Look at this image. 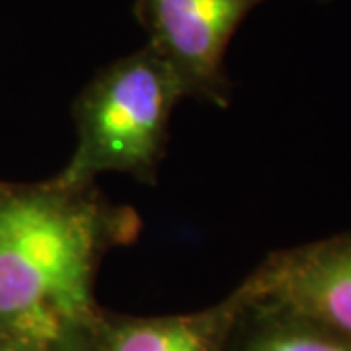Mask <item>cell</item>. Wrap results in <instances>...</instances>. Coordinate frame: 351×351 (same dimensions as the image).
I'll use <instances>...</instances> for the list:
<instances>
[{"label":"cell","instance_id":"obj_1","mask_svg":"<svg viewBox=\"0 0 351 351\" xmlns=\"http://www.w3.org/2000/svg\"><path fill=\"white\" fill-rule=\"evenodd\" d=\"M138 226L96 184H0V339L14 351H92L100 263Z\"/></svg>","mask_w":351,"mask_h":351},{"label":"cell","instance_id":"obj_2","mask_svg":"<svg viewBox=\"0 0 351 351\" xmlns=\"http://www.w3.org/2000/svg\"><path fill=\"white\" fill-rule=\"evenodd\" d=\"M180 100L178 78L149 43L110 63L76 98V147L53 178L64 186H88L100 174L119 172L154 184Z\"/></svg>","mask_w":351,"mask_h":351},{"label":"cell","instance_id":"obj_3","mask_svg":"<svg viewBox=\"0 0 351 351\" xmlns=\"http://www.w3.org/2000/svg\"><path fill=\"white\" fill-rule=\"evenodd\" d=\"M263 0H137L135 14L147 43L180 82L184 98L225 108L228 43L244 18Z\"/></svg>","mask_w":351,"mask_h":351},{"label":"cell","instance_id":"obj_4","mask_svg":"<svg viewBox=\"0 0 351 351\" xmlns=\"http://www.w3.org/2000/svg\"><path fill=\"white\" fill-rule=\"evenodd\" d=\"M242 283L351 339V232L271 252Z\"/></svg>","mask_w":351,"mask_h":351},{"label":"cell","instance_id":"obj_5","mask_svg":"<svg viewBox=\"0 0 351 351\" xmlns=\"http://www.w3.org/2000/svg\"><path fill=\"white\" fill-rule=\"evenodd\" d=\"M240 301L237 287L195 313L129 316L104 311L92 351H225Z\"/></svg>","mask_w":351,"mask_h":351},{"label":"cell","instance_id":"obj_6","mask_svg":"<svg viewBox=\"0 0 351 351\" xmlns=\"http://www.w3.org/2000/svg\"><path fill=\"white\" fill-rule=\"evenodd\" d=\"M239 287L242 301L225 351H351V339L338 332Z\"/></svg>","mask_w":351,"mask_h":351},{"label":"cell","instance_id":"obj_7","mask_svg":"<svg viewBox=\"0 0 351 351\" xmlns=\"http://www.w3.org/2000/svg\"><path fill=\"white\" fill-rule=\"evenodd\" d=\"M0 351H14V350L8 346V343H4V341L0 339Z\"/></svg>","mask_w":351,"mask_h":351}]
</instances>
